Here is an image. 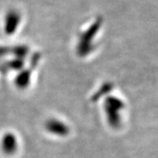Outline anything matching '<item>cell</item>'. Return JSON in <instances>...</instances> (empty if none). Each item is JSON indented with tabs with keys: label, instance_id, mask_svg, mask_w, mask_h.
<instances>
[{
	"label": "cell",
	"instance_id": "1",
	"mask_svg": "<svg viewBox=\"0 0 158 158\" xmlns=\"http://www.w3.org/2000/svg\"><path fill=\"white\" fill-rule=\"evenodd\" d=\"M124 103L117 97H107L105 101V110L109 125L113 129H118L121 125L120 111L124 108Z\"/></svg>",
	"mask_w": 158,
	"mask_h": 158
},
{
	"label": "cell",
	"instance_id": "2",
	"mask_svg": "<svg viewBox=\"0 0 158 158\" xmlns=\"http://www.w3.org/2000/svg\"><path fill=\"white\" fill-rule=\"evenodd\" d=\"M21 24V13L16 9H10L4 18V30L6 34L11 35Z\"/></svg>",
	"mask_w": 158,
	"mask_h": 158
},
{
	"label": "cell",
	"instance_id": "3",
	"mask_svg": "<svg viewBox=\"0 0 158 158\" xmlns=\"http://www.w3.org/2000/svg\"><path fill=\"white\" fill-rule=\"evenodd\" d=\"M46 128L51 134L59 136L68 135L69 132L67 125H65L63 122L56 118L49 119L46 123Z\"/></svg>",
	"mask_w": 158,
	"mask_h": 158
},
{
	"label": "cell",
	"instance_id": "4",
	"mask_svg": "<svg viewBox=\"0 0 158 158\" xmlns=\"http://www.w3.org/2000/svg\"><path fill=\"white\" fill-rule=\"evenodd\" d=\"M2 148L4 152L8 155L16 152L18 148V141L15 135L9 133L4 136L2 140Z\"/></svg>",
	"mask_w": 158,
	"mask_h": 158
},
{
	"label": "cell",
	"instance_id": "5",
	"mask_svg": "<svg viewBox=\"0 0 158 158\" xmlns=\"http://www.w3.org/2000/svg\"><path fill=\"white\" fill-rule=\"evenodd\" d=\"M113 84H111V83H106V84H104V85H102L101 87H100V89L98 90L96 93L93 95L91 100H92V101H97V100H98L101 97L106 95V94L109 93V92L113 90Z\"/></svg>",
	"mask_w": 158,
	"mask_h": 158
}]
</instances>
